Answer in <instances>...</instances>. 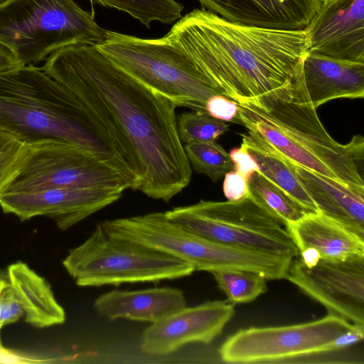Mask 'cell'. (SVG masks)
I'll list each match as a JSON object with an SVG mask.
<instances>
[{
    "mask_svg": "<svg viewBox=\"0 0 364 364\" xmlns=\"http://www.w3.org/2000/svg\"><path fill=\"white\" fill-rule=\"evenodd\" d=\"M109 236L140 243L180 259L194 270L256 271L258 252L205 239L170 220L162 212L100 223Z\"/></svg>",
    "mask_w": 364,
    "mask_h": 364,
    "instance_id": "obj_9",
    "label": "cell"
},
{
    "mask_svg": "<svg viewBox=\"0 0 364 364\" xmlns=\"http://www.w3.org/2000/svg\"><path fill=\"white\" fill-rule=\"evenodd\" d=\"M2 347H3V346L1 345V340H0V348Z\"/></svg>",
    "mask_w": 364,
    "mask_h": 364,
    "instance_id": "obj_38",
    "label": "cell"
},
{
    "mask_svg": "<svg viewBox=\"0 0 364 364\" xmlns=\"http://www.w3.org/2000/svg\"><path fill=\"white\" fill-rule=\"evenodd\" d=\"M234 314V304L228 301L185 306L146 328L141 348L150 355H165L190 343L208 344L222 333Z\"/></svg>",
    "mask_w": 364,
    "mask_h": 364,
    "instance_id": "obj_14",
    "label": "cell"
},
{
    "mask_svg": "<svg viewBox=\"0 0 364 364\" xmlns=\"http://www.w3.org/2000/svg\"><path fill=\"white\" fill-rule=\"evenodd\" d=\"M327 1H328V0H321V2H322V3H325V2H326Z\"/></svg>",
    "mask_w": 364,
    "mask_h": 364,
    "instance_id": "obj_37",
    "label": "cell"
},
{
    "mask_svg": "<svg viewBox=\"0 0 364 364\" xmlns=\"http://www.w3.org/2000/svg\"><path fill=\"white\" fill-rule=\"evenodd\" d=\"M107 32L74 0H8L0 6V43L25 65L68 46H97Z\"/></svg>",
    "mask_w": 364,
    "mask_h": 364,
    "instance_id": "obj_6",
    "label": "cell"
},
{
    "mask_svg": "<svg viewBox=\"0 0 364 364\" xmlns=\"http://www.w3.org/2000/svg\"><path fill=\"white\" fill-rule=\"evenodd\" d=\"M24 316L23 310L9 284L1 292L0 304V331L9 324Z\"/></svg>",
    "mask_w": 364,
    "mask_h": 364,
    "instance_id": "obj_30",
    "label": "cell"
},
{
    "mask_svg": "<svg viewBox=\"0 0 364 364\" xmlns=\"http://www.w3.org/2000/svg\"><path fill=\"white\" fill-rule=\"evenodd\" d=\"M183 147L193 170L205 175L213 182L235 170L230 154L215 141L190 142L185 144Z\"/></svg>",
    "mask_w": 364,
    "mask_h": 364,
    "instance_id": "obj_26",
    "label": "cell"
},
{
    "mask_svg": "<svg viewBox=\"0 0 364 364\" xmlns=\"http://www.w3.org/2000/svg\"><path fill=\"white\" fill-rule=\"evenodd\" d=\"M205 111L211 117L223 121L239 123L238 103L225 95H214L205 105Z\"/></svg>",
    "mask_w": 364,
    "mask_h": 364,
    "instance_id": "obj_29",
    "label": "cell"
},
{
    "mask_svg": "<svg viewBox=\"0 0 364 364\" xmlns=\"http://www.w3.org/2000/svg\"><path fill=\"white\" fill-rule=\"evenodd\" d=\"M247 185L250 196L284 225L298 220L307 213L259 172L248 178Z\"/></svg>",
    "mask_w": 364,
    "mask_h": 364,
    "instance_id": "obj_23",
    "label": "cell"
},
{
    "mask_svg": "<svg viewBox=\"0 0 364 364\" xmlns=\"http://www.w3.org/2000/svg\"><path fill=\"white\" fill-rule=\"evenodd\" d=\"M309 52L364 62V0H328L306 28Z\"/></svg>",
    "mask_w": 364,
    "mask_h": 364,
    "instance_id": "obj_15",
    "label": "cell"
},
{
    "mask_svg": "<svg viewBox=\"0 0 364 364\" xmlns=\"http://www.w3.org/2000/svg\"><path fill=\"white\" fill-rule=\"evenodd\" d=\"M229 154L235 164V170L247 180L253 173L259 171L256 162L242 146L233 149Z\"/></svg>",
    "mask_w": 364,
    "mask_h": 364,
    "instance_id": "obj_32",
    "label": "cell"
},
{
    "mask_svg": "<svg viewBox=\"0 0 364 364\" xmlns=\"http://www.w3.org/2000/svg\"><path fill=\"white\" fill-rule=\"evenodd\" d=\"M183 292L176 288L112 290L94 301L97 314L111 320L125 318L154 323L186 306Z\"/></svg>",
    "mask_w": 364,
    "mask_h": 364,
    "instance_id": "obj_18",
    "label": "cell"
},
{
    "mask_svg": "<svg viewBox=\"0 0 364 364\" xmlns=\"http://www.w3.org/2000/svg\"><path fill=\"white\" fill-rule=\"evenodd\" d=\"M95 46L176 107L206 112L210 97L226 96L183 49L165 36L141 38L107 30L105 40Z\"/></svg>",
    "mask_w": 364,
    "mask_h": 364,
    "instance_id": "obj_5",
    "label": "cell"
},
{
    "mask_svg": "<svg viewBox=\"0 0 364 364\" xmlns=\"http://www.w3.org/2000/svg\"><path fill=\"white\" fill-rule=\"evenodd\" d=\"M107 8L125 12L148 28L154 21L172 23L181 18L183 6L176 0H90Z\"/></svg>",
    "mask_w": 364,
    "mask_h": 364,
    "instance_id": "obj_24",
    "label": "cell"
},
{
    "mask_svg": "<svg viewBox=\"0 0 364 364\" xmlns=\"http://www.w3.org/2000/svg\"><path fill=\"white\" fill-rule=\"evenodd\" d=\"M6 46L0 43V73L23 66Z\"/></svg>",
    "mask_w": 364,
    "mask_h": 364,
    "instance_id": "obj_33",
    "label": "cell"
},
{
    "mask_svg": "<svg viewBox=\"0 0 364 364\" xmlns=\"http://www.w3.org/2000/svg\"><path fill=\"white\" fill-rule=\"evenodd\" d=\"M124 191L100 188H50L23 192H3L0 207L21 220L46 216L67 230L117 201Z\"/></svg>",
    "mask_w": 364,
    "mask_h": 364,
    "instance_id": "obj_13",
    "label": "cell"
},
{
    "mask_svg": "<svg viewBox=\"0 0 364 364\" xmlns=\"http://www.w3.org/2000/svg\"><path fill=\"white\" fill-rule=\"evenodd\" d=\"M1 292H2V291H0V304H1Z\"/></svg>",
    "mask_w": 364,
    "mask_h": 364,
    "instance_id": "obj_36",
    "label": "cell"
},
{
    "mask_svg": "<svg viewBox=\"0 0 364 364\" xmlns=\"http://www.w3.org/2000/svg\"><path fill=\"white\" fill-rule=\"evenodd\" d=\"M0 131L29 146H80L136 181L100 120L70 90L33 65L0 73Z\"/></svg>",
    "mask_w": 364,
    "mask_h": 364,
    "instance_id": "obj_3",
    "label": "cell"
},
{
    "mask_svg": "<svg viewBox=\"0 0 364 364\" xmlns=\"http://www.w3.org/2000/svg\"><path fill=\"white\" fill-rule=\"evenodd\" d=\"M238 107L239 124L287 160L364 191L363 136L355 135L347 144L331 136L309 100L301 70L288 86Z\"/></svg>",
    "mask_w": 364,
    "mask_h": 364,
    "instance_id": "obj_4",
    "label": "cell"
},
{
    "mask_svg": "<svg viewBox=\"0 0 364 364\" xmlns=\"http://www.w3.org/2000/svg\"><path fill=\"white\" fill-rule=\"evenodd\" d=\"M354 324L334 314L309 322L250 327L230 336L219 348L228 363H273L336 351V341Z\"/></svg>",
    "mask_w": 364,
    "mask_h": 364,
    "instance_id": "obj_11",
    "label": "cell"
},
{
    "mask_svg": "<svg viewBox=\"0 0 364 364\" xmlns=\"http://www.w3.org/2000/svg\"><path fill=\"white\" fill-rule=\"evenodd\" d=\"M165 37L238 104L290 85L309 48L306 29L237 23L204 9L181 18Z\"/></svg>",
    "mask_w": 364,
    "mask_h": 364,
    "instance_id": "obj_2",
    "label": "cell"
},
{
    "mask_svg": "<svg viewBox=\"0 0 364 364\" xmlns=\"http://www.w3.org/2000/svg\"><path fill=\"white\" fill-rule=\"evenodd\" d=\"M9 286V282L6 281L1 274H0V291H2L5 287Z\"/></svg>",
    "mask_w": 364,
    "mask_h": 364,
    "instance_id": "obj_34",
    "label": "cell"
},
{
    "mask_svg": "<svg viewBox=\"0 0 364 364\" xmlns=\"http://www.w3.org/2000/svg\"><path fill=\"white\" fill-rule=\"evenodd\" d=\"M70 90L104 125L136 178L134 191L168 203L190 183L176 106L124 70L95 46L75 44L41 68Z\"/></svg>",
    "mask_w": 364,
    "mask_h": 364,
    "instance_id": "obj_1",
    "label": "cell"
},
{
    "mask_svg": "<svg viewBox=\"0 0 364 364\" xmlns=\"http://www.w3.org/2000/svg\"><path fill=\"white\" fill-rule=\"evenodd\" d=\"M218 288L232 304L252 301L266 292V279L259 273L238 269H224L210 272Z\"/></svg>",
    "mask_w": 364,
    "mask_h": 364,
    "instance_id": "obj_25",
    "label": "cell"
},
{
    "mask_svg": "<svg viewBox=\"0 0 364 364\" xmlns=\"http://www.w3.org/2000/svg\"><path fill=\"white\" fill-rule=\"evenodd\" d=\"M203 9L231 22L268 28L304 30L321 0H198Z\"/></svg>",
    "mask_w": 364,
    "mask_h": 364,
    "instance_id": "obj_16",
    "label": "cell"
},
{
    "mask_svg": "<svg viewBox=\"0 0 364 364\" xmlns=\"http://www.w3.org/2000/svg\"><path fill=\"white\" fill-rule=\"evenodd\" d=\"M28 148L14 136L0 131V194L21 168Z\"/></svg>",
    "mask_w": 364,
    "mask_h": 364,
    "instance_id": "obj_28",
    "label": "cell"
},
{
    "mask_svg": "<svg viewBox=\"0 0 364 364\" xmlns=\"http://www.w3.org/2000/svg\"><path fill=\"white\" fill-rule=\"evenodd\" d=\"M301 70L308 96L315 109L338 98L364 97V62L308 51Z\"/></svg>",
    "mask_w": 364,
    "mask_h": 364,
    "instance_id": "obj_17",
    "label": "cell"
},
{
    "mask_svg": "<svg viewBox=\"0 0 364 364\" xmlns=\"http://www.w3.org/2000/svg\"><path fill=\"white\" fill-rule=\"evenodd\" d=\"M134 181L115 166L78 146H29L21 168L3 192L50 188L132 189ZM2 192V193H3Z\"/></svg>",
    "mask_w": 364,
    "mask_h": 364,
    "instance_id": "obj_10",
    "label": "cell"
},
{
    "mask_svg": "<svg viewBox=\"0 0 364 364\" xmlns=\"http://www.w3.org/2000/svg\"><path fill=\"white\" fill-rule=\"evenodd\" d=\"M177 119L178 132L183 144L215 141L229 130V124L208 113L193 110L181 114Z\"/></svg>",
    "mask_w": 364,
    "mask_h": 364,
    "instance_id": "obj_27",
    "label": "cell"
},
{
    "mask_svg": "<svg viewBox=\"0 0 364 364\" xmlns=\"http://www.w3.org/2000/svg\"><path fill=\"white\" fill-rule=\"evenodd\" d=\"M242 146L252 157L259 173L280 188L307 213L318 210L307 193L289 162L262 136L252 130L242 134Z\"/></svg>",
    "mask_w": 364,
    "mask_h": 364,
    "instance_id": "obj_22",
    "label": "cell"
},
{
    "mask_svg": "<svg viewBox=\"0 0 364 364\" xmlns=\"http://www.w3.org/2000/svg\"><path fill=\"white\" fill-rule=\"evenodd\" d=\"M286 279L328 314L364 326V257L321 259L309 266L296 257Z\"/></svg>",
    "mask_w": 364,
    "mask_h": 364,
    "instance_id": "obj_12",
    "label": "cell"
},
{
    "mask_svg": "<svg viewBox=\"0 0 364 364\" xmlns=\"http://www.w3.org/2000/svg\"><path fill=\"white\" fill-rule=\"evenodd\" d=\"M164 213L170 220L209 240L292 258L299 255L282 224L250 196L237 201L200 200Z\"/></svg>",
    "mask_w": 364,
    "mask_h": 364,
    "instance_id": "obj_8",
    "label": "cell"
},
{
    "mask_svg": "<svg viewBox=\"0 0 364 364\" xmlns=\"http://www.w3.org/2000/svg\"><path fill=\"white\" fill-rule=\"evenodd\" d=\"M223 189L228 200L237 201L250 196L247 180L235 170L225 175Z\"/></svg>",
    "mask_w": 364,
    "mask_h": 364,
    "instance_id": "obj_31",
    "label": "cell"
},
{
    "mask_svg": "<svg viewBox=\"0 0 364 364\" xmlns=\"http://www.w3.org/2000/svg\"><path fill=\"white\" fill-rule=\"evenodd\" d=\"M62 263L82 287L171 280L195 271L167 253L109 236L100 223L82 243L68 251Z\"/></svg>",
    "mask_w": 364,
    "mask_h": 364,
    "instance_id": "obj_7",
    "label": "cell"
},
{
    "mask_svg": "<svg viewBox=\"0 0 364 364\" xmlns=\"http://www.w3.org/2000/svg\"><path fill=\"white\" fill-rule=\"evenodd\" d=\"M8 0H0V6L7 1Z\"/></svg>",
    "mask_w": 364,
    "mask_h": 364,
    "instance_id": "obj_35",
    "label": "cell"
},
{
    "mask_svg": "<svg viewBox=\"0 0 364 364\" xmlns=\"http://www.w3.org/2000/svg\"><path fill=\"white\" fill-rule=\"evenodd\" d=\"M285 227L299 252L311 248L324 259L364 257V238L320 213H306Z\"/></svg>",
    "mask_w": 364,
    "mask_h": 364,
    "instance_id": "obj_20",
    "label": "cell"
},
{
    "mask_svg": "<svg viewBox=\"0 0 364 364\" xmlns=\"http://www.w3.org/2000/svg\"><path fill=\"white\" fill-rule=\"evenodd\" d=\"M287 161L316 204L318 213L364 238V191Z\"/></svg>",
    "mask_w": 364,
    "mask_h": 364,
    "instance_id": "obj_19",
    "label": "cell"
},
{
    "mask_svg": "<svg viewBox=\"0 0 364 364\" xmlns=\"http://www.w3.org/2000/svg\"><path fill=\"white\" fill-rule=\"evenodd\" d=\"M7 278L27 323L46 328L65 322V310L55 299L50 284L27 264L16 262L9 265Z\"/></svg>",
    "mask_w": 364,
    "mask_h": 364,
    "instance_id": "obj_21",
    "label": "cell"
}]
</instances>
